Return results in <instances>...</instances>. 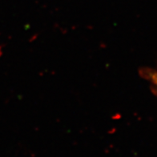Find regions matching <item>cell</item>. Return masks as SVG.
I'll list each match as a JSON object with an SVG mask.
<instances>
[{"label":"cell","instance_id":"obj_1","mask_svg":"<svg viewBox=\"0 0 157 157\" xmlns=\"http://www.w3.org/2000/svg\"><path fill=\"white\" fill-rule=\"evenodd\" d=\"M151 79H152L153 82L157 86V73H153V74H151Z\"/></svg>","mask_w":157,"mask_h":157}]
</instances>
